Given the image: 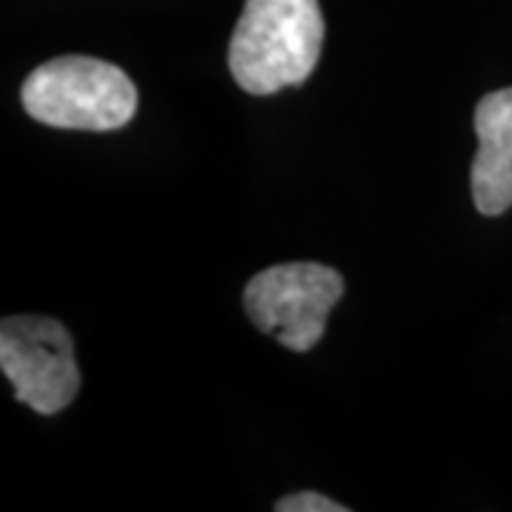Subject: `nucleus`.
Listing matches in <instances>:
<instances>
[{"instance_id": "nucleus-1", "label": "nucleus", "mask_w": 512, "mask_h": 512, "mask_svg": "<svg viewBox=\"0 0 512 512\" xmlns=\"http://www.w3.org/2000/svg\"><path fill=\"white\" fill-rule=\"evenodd\" d=\"M325 43L319 0H245L228 49V66L248 94L302 86Z\"/></svg>"}, {"instance_id": "nucleus-2", "label": "nucleus", "mask_w": 512, "mask_h": 512, "mask_svg": "<svg viewBox=\"0 0 512 512\" xmlns=\"http://www.w3.org/2000/svg\"><path fill=\"white\" fill-rule=\"evenodd\" d=\"M23 109L37 123L74 131H114L131 123L137 86L123 69L83 55L55 57L26 77Z\"/></svg>"}, {"instance_id": "nucleus-3", "label": "nucleus", "mask_w": 512, "mask_h": 512, "mask_svg": "<svg viewBox=\"0 0 512 512\" xmlns=\"http://www.w3.org/2000/svg\"><path fill=\"white\" fill-rule=\"evenodd\" d=\"M342 293L345 282L339 271L319 262H288L251 276L242 302L262 333L274 336L282 348L305 353L322 339Z\"/></svg>"}, {"instance_id": "nucleus-4", "label": "nucleus", "mask_w": 512, "mask_h": 512, "mask_svg": "<svg viewBox=\"0 0 512 512\" xmlns=\"http://www.w3.org/2000/svg\"><path fill=\"white\" fill-rule=\"evenodd\" d=\"M0 367L15 399L40 416L69 407L80 390L72 333L46 316H9L0 325Z\"/></svg>"}, {"instance_id": "nucleus-5", "label": "nucleus", "mask_w": 512, "mask_h": 512, "mask_svg": "<svg viewBox=\"0 0 512 512\" xmlns=\"http://www.w3.org/2000/svg\"><path fill=\"white\" fill-rule=\"evenodd\" d=\"M478 154L470 183L476 208L498 217L512 205V89L481 97L476 109Z\"/></svg>"}, {"instance_id": "nucleus-6", "label": "nucleus", "mask_w": 512, "mask_h": 512, "mask_svg": "<svg viewBox=\"0 0 512 512\" xmlns=\"http://www.w3.org/2000/svg\"><path fill=\"white\" fill-rule=\"evenodd\" d=\"M276 512H348V507L319 493H293L276 501Z\"/></svg>"}]
</instances>
